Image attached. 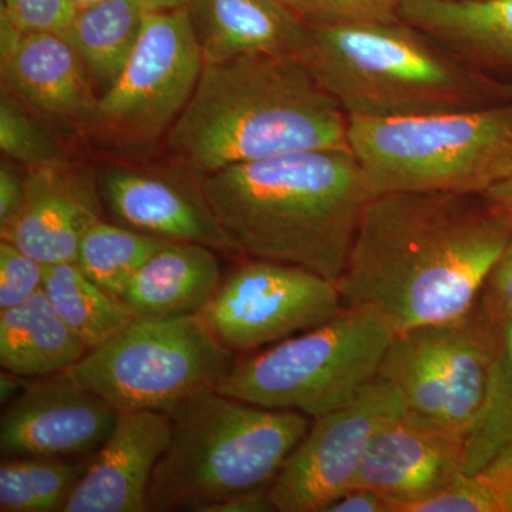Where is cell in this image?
<instances>
[{
  "label": "cell",
  "instance_id": "35",
  "mask_svg": "<svg viewBox=\"0 0 512 512\" xmlns=\"http://www.w3.org/2000/svg\"><path fill=\"white\" fill-rule=\"evenodd\" d=\"M26 175L3 163L0 167V227L13 217L25 195Z\"/></svg>",
  "mask_w": 512,
  "mask_h": 512
},
{
  "label": "cell",
  "instance_id": "21",
  "mask_svg": "<svg viewBox=\"0 0 512 512\" xmlns=\"http://www.w3.org/2000/svg\"><path fill=\"white\" fill-rule=\"evenodd\" d=\"M214 251L191 242H170L137 272L121 301L133 316L201 315L222 282Z\"/></svg>",
  "mask_w": 512,
  "mask_h": 512
},
{
  "label": "cell",
  "instance_id": "1",
  "mask_svg": "<svg viewBox=\"0 0 512 512\" xmlns=\"http://www.w3.org/2000/svg\"><path fill=\"white\" fill-rule=\"evenodd\" d=\"M511 237L512 222L481 194L376 195L336 281L343 305L375 306L394 333L457 318L476 305Z\"/></svg>",
  "mask_w": 512,
  "mask_h": 512
},
{
  "label": "cell",
  "instance_id": "25",
  "mask_svg": "<svg viewBox=\"0 0 512 512\" xmlns=\"http://www.w3.org/2000/svg\"><path fill=\"white\" fill-rule=\"evenodd\" d=\"M43 291L89 350L106 342L133 318L123 301L104 291L76 262L46 265Z\"/></svg>",
  "mask_w": 512,
  "mask_h": 512
},
{
  "label": "cell",
  "instance_id": "16",
  "mask_svg": "<svg viewBox=\"0 0 512 512\" xmlns=\"http://www.w3.org/2000/svg\"><path fill=\"white\" fill-rule=\"evenodd\" d=\"M3 92L30 110L96 123L99 94L76 50L59 33L20 32L0 19Z\"/></svg>",
  "mask_w": 512,
  "mask_h": 512
},
{
  "label": "cell",
  "instance_id": "27",
  "mask_svg": "<svg viewBox=\"0 0 512 512\" xmlns=\"http://www.w3.org/2000/svg\"><path fill=\"white\" fill-rule=\"evenodd\" d=\"M86 466L73 458H3L0 511L62 512Z\"/></svg>",
  "mask_w": 512,
  "mask_h": 512
},
{
  "label": "cell",
  "instance_id": "7",
  "mask_svg": "<svg viewBox=\"0 0 512 512\" xmlns=\"http://www.w3.org/2000/svg\"><path fill=\"white\" fill-rule=\"evenodd\" d=\"M394 335L375 306H343L328 322L237 360L217 392L318 419L348 406L379 377Z\"/></svg>",
  "mask_w": 512,
  "mask_h": 512
},
{
  "label": "cell",
  "instance_id": "34",
  "mask_svg": "<svg viewBox=\"0 0 512 512\" xmlns=\"http://www.w3.org/2000/svg\"><path fill=\"white\" fill-rule=\"evenodd\" d=\"M269 488L271 487L254 488L231 495L205 508L204 512H274L276 508L272 503Z\"/></svg>",
  "mask_w": 512,
  "mask_h": 512
},
{
  "label": "cell",
  "instance_id": "31",
  "mask_svg": "<svg viewBox=\"0 0 512 512\" xmlns=\"http://www.w3.org/2000/svg\"><path fill=\"white\" fill-rule=\"evenodd\" d=\"M46 265L0 241V311L16 308L43 288Z\"/></svg>",
  "mask_w": 512,
  "mask_h": 512
},
{
  "label": "cell",
  "instance_id": "17",
  "mask_svg": "<svg viewBox=\"0 0 512 512\" xmlns=\"http://www.w3.org/2000/svg\"><path fill=\"white\" fill-rule=\"evenodd\" d=\"M104 208L124 227L174 242H191L241 254L221 227L201 185L168 175L117 168L104 174L99 187Z\"/></svg>",
  "mask_w": 512,
  "mask_h": 512
},
{
  "label": "cell",
  "instance_id": "28",
  "mask_svg": "<svg viewBox=\"0 0 512 512\" xmlns=\"http://www.w3.org/2000/svg\"><path fill=\"white\" fill-rule=\"evenodd\" d=\"M0 150L28 170L70 165L63 148L32 117L29 107L3 90L0 99Z\"/></svg>",
  "mask_w": 512,
  "mask_h": 512
},
{
  "label": "cell",
  "instance_id": "6",
  "mask_svg": "<svg viewBox=\"0 0 512 512\" xmlns=\"http://www.w3.org/2000/svg\"><path fill=\"white\" fill-rule=\"evenodd\" d=\"M349 148L372 197L483 194L512 174V104L406 117H348Z\"/></svg>",
  "mask_w": 512,
  "mask_h": 512
},
{
  "label": "cell",
  "instance_id": "19",
  "mask_svg": "<svg viewBox=\"0 0 512 512\" xmlns=\"http://www.w3.org/2000/svg\"><path fill=\"white\" fill-rule=\"evenodd\" d=\"M205 64L249 55L302 56L309 23L286 0H188Z\"/></svg>",
  "mask_w": 512,
  "mask_h": 512
},
{
  "label": "cell",
  "instance_id": "2",
  "mask_svg": "<svg viewBox=\"0 0 512 512\" xmlns=\"http://www.w3.org/2000/svg\"><path fill=\"white\" fill-rule=\"evenodd\" d=\"M205 200L242 255L338 281L367 202L350 148H318L231 165L200 177Z\"/></svg>",
  "mask_w": 512,
  "mask_h": 512
},
{
  "label": "cell",
  "instance_id": "14",
  "mask_svg": "<svg viewBox=\"0 0 512 512\" xmlns=\"http://www.w3.org/2000/svg\"><path fill=\"white\" fill-rule=\"evenodd\" d=\"M119 412L67 372L26 380L0 417L3 458H77L109 439Z\"/></svg>",
  "mask_w": 512,
  "mask_h": 512
},
{
  "label": "cell",
  "instance_id": "41",
  "mask_svg": "<svg viewBox=\"0 0 512 512\" xmlns=\"http://www.w3.org/2000/svg\"><path fill=\"white\" fill-rule=\"evenodd\" d=\"M505 99H512V84H504Z\"/></svg>",
  "mask_w": 512,
  "mask_h": 512
},
{
  "label": "cell",
  "instance_id": "12",
  "mask_svg": "<svg viewBox=\"0 0 512 512\" xmlns=\"http://www.w3.org/2000/svg\"><path fill=\"white\" fill-rule=\"evenodd\" d=\"M403 409L379 376L348 406L315 419L269 488L276 511L326 512L352 490L377 427Z\"/></svg>",
  "mask_w": 512,
  "mask_h": 512
},
{
  "label": "cell",
  "instance_id": "37",
  "mask_svg": "<svg viewBox=\"0 0 512 512\" xmlns=\"http://www.w3.org/2000/svg\"><path fill=\"white\" fill-rule=\"evenodd\" d=\"M483 197L491 207L495 210L500 211L501 214L505 215L512 222V174L504 178L503 181L493 185L484 191Z\"/></svg>",
  "mask_w": 512,
  "mask_h": 512
},
{
  "label": "cell",
  "instance_id": "13",
  "mask_svg": "<svg viewBox=\"0 0 512 512\" xmlns=\"http://www.w3.org/2000/svg\"><path fill=\"white\" fill-rule=\"evenodd\" d=\"M464 439L403 409L377 427L353 488L375 491L392 512H414L463 477Z\"/></svg>",
  "mask_w": 512,
  "mask_h": 512
},
{
  "label": "cell",
  "instance_id": "11",
  "mask_svg": "<svg viewBox=\"0 0 512 512\" xmlns=\"http://www.w3.org/2000/svg\"><path fill=\"white\" fill-rule=\"evenodd\" d=\"M343 306L335 281L302 266L252 258L221 282L201 316L225 348L245 353L316 328Z\"/></svg>",
  "mask_w": 512,
  "mask_h": 512
},
{
  "label": "cell",
  "instance_id": "5",
  "mask_svg": "<svg viewBox=\"0 0 512 512\" xmlns=\"http://www.w3.org/2000/svg\"><path fill=\"white\" fill-rule=\"evenodd\" d=\"M171 434L147 493V510L192 511L271 487L309 430L306 414L266 409L217 390L170 414Z\"/></svg>",
  "mask_w": 512,
  "mask_h": 512
},
{
  "label": "cell",
  "instance_id": "26",
  "mask_svg": "<svg viewBox=\"0 0 512 512\" xmlns=\"http://www.w3.org/2000/svg\"><path fill=\"white\" fill-rule=\"evenodd\" d=\"M170 242L174 241L101 220L80 241L76 264L104 291L121 301L137 272Z\"/></svg>",
  "mask_w": 512,
  "mask_h": 512
},
{
  "label": "cell",
  "instance_id": "20",
  "mask_svg": "<svg viewBox=\"0 0 512 512\" xmlns=\"http://www.w3.org/2000/svg\"><path fill=\"white\" fill-rule=\"evenodd\" d=\"M399 18L464 62L512 66V0H400Z\"/></svg>",
  "mask_w": 512,
  "mask_h": 512
},
{
  "label": "cell",
  "instance_id": "24",
  "mask_svg": "<svg viewBox=\"0 0 512 512\" xmlns=\"http://www.w3.org/2000/svg\"><path fill=\"white\" fill-rule=\"evenodd\" d=\"M148 10L138 0H100L76 10L60 35L76 50L100 93L123 72Z\"/></svg>",
  "mask_w": 512,
  "mask_h": 512
},
{
  "label": "cell",
  "instance_id": "9",
  "mask_svg": "<svg viewBox=\"0 0 512 512\" xmlns=\"http://www.w3.org/2000/svg\"><path fill=\"white\" fill-rule=\"evenodd\" d=\"M495 349V318L478 299L457 318L396 333L379 376L393 384L404 409L463 431L487 392Z\"/></svg>",
  "mask_w": 512,
  "mask_h": 512
},
{
  "label": "cell",
  "instance_id": "8",
  "mask_svg": "<svg viewBox=\"0 0 512 512\" xmlns=\"http://www.w3.org/2000/svg\"><path fill=\"white\" fill-rule=\"evenodd\" d=\"M237 360L201 315L133 316L67 373L119 413L170 414L217 390Z\"/></svg>",
  "mask_w": 512,
  "mask_h": 512
},
{
  "label": "cell",
  "instance_id": "23",
  "mask_svg": "<svg viewBox=\"0 0 512 512\" xmlns=\"http://www.w3.org/2000/svg\"><path fill=\"white\" fill-rule=\"evenodd\" d=\"M494 316V315H493ZM495 318V316H494ZM512 474V318H495L487 392L464 439V477Z\"/></svg>",
  "mask_w": 512,
  "mask_h": 512
},
{
  "label": "cell",
  "instance_id": "10",
  "mask_svg": "<svg viewBox=\"0 0 512 512\" xmlns=\"http://www.w3.org/2000/svg\"><path fill=\"white\" fill-rule=\"evenodd\" d=\"M204 66L187 8L147 12L123 72L99 94L93 128L127 146H146L167 136Z\"/></svg>",
  "mask_w": 512,
  "mask_h": 512
},
{
  "label": "cell",
  "instance_id": "32",
  "mask_svg": "<svg viewBox=\"0 0 512 512\" xmlns=\"http://www.w3.org/2000/svg\"><path fill=\"white\" fill-rule=\"evenodd\" d=\"M72 0H2L0 19L20 32L62 33L72 22Z\"/></svg>",
  "mask_w": 512,
  "mask_h": 512
},
{
  "label": "cell",
  "instance_id": "3",
  "mask_svg": "<svg viewBox=\"0 0 512 512\" xmlns=\"http://www.w3.org/2000/svg\"><path fill=\"white\" fill-rule=\"evenodd\" d=\"M165 140L204 177L293 151L349 148L348 116L301 57L241 56L205 64Z\"/></svg>",
  "mask_w": 512,
  "mask_h": 512
},
{
  "label": "cell",
  "instance_id": "38",
  "mask_svg": "<svg viewBox=\"0 0 512 512\" xmlns=\"http://www.w3.org/2000/svg\"><path fill=\"white\" fill-rule=\"evenodd\" d=\"M25 382L26 379H23V377L10 373L8 370H2V373H0V400H2L3 406L18 397L23 386H25Z\"/></svg>",
  "mask_w": 512,
  "mask_h": 512
},
{
  "label": "cell",
  "instance_id": "30",
  "mask_svg": "<svg viewBox=\"0 0 512 512\" xmlns=\"http://www.w3.org/2000/svg\"><path fill=\"white\" fill-rule=\"evenodd\" d=\"M308 23L394 22L400 0H286Z\"/></svg>",
  "mask_w": 512,
  "mask_h": 512
},
{
  "label": "cell",
  "instance_id": "18",
  "mask_svg": "<svg viewBox=\"0 0 512 512\" xmlns=\"http://www.w3.org/2000/svg\"><path fill=\"white\" fill-rule=\"evenodd\" d=\"M170 434L167 413H119L62 512H148V487Z\"/></svg>",
  "mask_w": 512,
  "mask_h": 512
},
{
  "label": "cell",
  "instance_id": "4",
  "mask_svg": "<svg viewBox=\"0 0 512 512\" xmlns=\"http://www.w3.org/2000/svg\"><path fill=\"white\" fill-rule=\"evenodd\" d=\"M301 59L348 117L406 119L491 106L498 84L402 19L309 23Z\"/></svg>",
  "mask_w": 512,
  "mask_h": 512
},
{
  "label": "cell",
  "instance_id": "39",
  "mask_svg": "<svg viewBox=\"0 0 512 512\" xmlns=\"http://www.w3.org/2000/svg\"><path fill=\"white\" fill-rule=\"evenodd\" d=\"M148 12L185 8L188 0H138Z\"/></svg>",
  "mask_w": 512,
  "mask_h": 512
},
{
  "label": "cell",
  "instance_id": "15",
  "mask_svg": "<svg viewBox=\"0 0 512 512\" xmlns=\"http://www.w3.org/2000/svg\"><path fill=\"white\" fill-rule=\"evenodd\" d=\"M103 208L89 174L72 165L30 168L23 200L0 237L45 265L76 262L84 234L104 220Z\"/></svg>",
  "mask_w": 512,
  "mask_h": 512
},
{
  "label": "cell",
  "instance_id": "40",
  "mask_svg": "<svg viewBox=\"0 0 512 512\" xmlns=\"http://www.w3.org/2000/svg\"><path fill=\"white\" fill-rule=\"evenodd\" d=\"M97 2H100V0H72L73 6L76 10L87 8V6H92Z\"/></svg>",
  "mask_w": 512,
  "mask_h": 512
},
{
  "label": "cell",
  "instance_id": "36",
  "mask_svg": "<svg viewBox=\"0 0 512 512\" xmlns=\"http://www.w3.org/2000/svg\"><path fill=\"white\" fill-rule=\"evenodd\" d=\"M326 512H392V507L375 491L352 488L330 505Z\"/></svg>",
  "mask_w": 512,
  "mask_h": 512
},
{
  "label": "cell",
  "instance_id": "33",
  "mask_svg": "<svg viewBox=\"0 0 512 512\" xmlns=\"http://www.w3.org/2000/svg\"><path fill=\"white\" fill-rule=\"evenodd\" d=\"M481 301L495 318H512V237L485 282Z\"/></svg>",
  "mask_w": 512,
  "mask_h": 512
},
{
  "label": "cell",
  "instance_id": "29",
  "mask_svg": "<svg viewBox=\"0 0 512 512\" xmlns=\"http://www.w3.org/2000/svg\"><path fill=\"white\" fill-rule=\"evenodd\" d=\"M414 512H512V474L463 476Z\"/></svg>",
  "mask_w": 512,
  "mask_h": 512
},
{
  "label": "cell",
  "instance_id": "22",
  "mask_svg": "<svg viewBox=\"0 0 512 512\" xmlns=\"http://www.w3.org/2000/svg\"><path fill=\"white\" fill-rule=\"evenodd\" d=\"M89 352L47 299L43 288L16 308L0 311V365L23 379L72 369Z\"/></svg>",
  "mask_w": 512,
  "mask_h": 512
}]
</instances>
